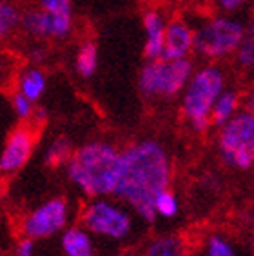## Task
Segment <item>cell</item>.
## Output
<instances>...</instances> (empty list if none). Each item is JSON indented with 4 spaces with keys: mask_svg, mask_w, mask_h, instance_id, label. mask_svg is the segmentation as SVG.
Masks as SVG:
<instances>
[{
    "mask_svg": "<svg viewBox=\"0 0 254 256\" xmlns=\"http://www.w3.org/2000/svg\"><path fill=\"white\" fill-rule=\"evenodd\" d=\"M171 182L172 160L162 142L146 138L120 149V176L112 196L144 222L156 220L152 200Z\"/></svg>",
    "mask_w": 254,
    "mask_h": 256,
    "instance_id": "obj_1",
    "label": "cell"
},
{
    "mask_svg": "<svg viewBox=\"0 0 254 256\" xmlns=\"http://www.w3.org/2000/svg\"><path fill=\"white\" fill-rule=\"evenodd\" d=\"M66 174L89 200L112 196L120 176V149L106 140L84 144L68 160Z\"/></svg>",
    "mask_w": 254,
    "mask_h": 256,
    "instance_id": "obj_2",
    "label": "cell"
},
{
    "mask_svg": "<svg viewBox=\"0 0 254 256\" xmlns=\"http://www.w3.org/2000/svg\"><path fill=\"white\" fill-rule=\"evenodd\" d=\"M225 88L227 76L220 66L206 64L198 69L194 68L180 93L182 114L194 134H204L210 129V109Z\"/></svg>",
    "mask_w": 254,
    "mask_h": 256,
    "instance_id": "obj_3",
    "label": "cell"
},
{
    "mask_svg": "<svg viewBox=\"0 0 254 256\" xmlns=\"http://www.w3.org/2000/svg\"><path fill=\"white\" fill-rule=\"evenodd\" d=\"M192 71L190 58L147 60L138 73V89L149 100H171L184 91Z\"/></svg>",
    "mask_w": 254,
    "mask_h": 256,
    "instance_id": "obj_4",
    "label": "cell"
},
{
    "mask_svg": "<svg viewBox=\"0 0 254 256\" xmlns=\"http://www.w3.org/2000/svg\"><path fill=\"white\" fill-rule=\"evenodd\" d=\"M194 33V51L202 58L210 62L232 56L240 42L247 33V26L229 15H218L204 20L192 28Z\"/></svg>",
    "mask_w": 254,
    "mask_h": 256,
    "instance_id": "obj_5",
    "label": "cell"
},
{
    "mask_svg": "<svg viewBox=\"0 0 254 256\" xmlns=\"http://www.w3.org/2000/svg\"><path fill=\"white\" fill-rule=\"evenodd\" d=\"M80 226L91 236L120 242L132 234L134 218L122 202L111 196L91 198L80 211Z\"/></svg>",
    "mask_w": 254,
    "mask_h": 256,
    "instance_id": "obj_6",
    "label": "cell"
},
{
    "mask_svg": "<svg viewBox=\"0 0 254 256\" xmlns=\"http://www.w3.org/2000/svg\"><path fill=\"white\" fill-rule=\"evenodd\" d=\"M218 133V153L222 162L238 171H249L254 164V113L240 109Z\"/></svg>",
    "mask_w": 254,
    "mask_h": 256,
    "instance_id": "obj_7",
    "label": "cell"
},
{
    "mask_svg": "<svg viewBox=\"0 0 254 256\" xmlns=\"http://www.w3.org/2000/svg\"><path fill=\"white\" fill-rule=\"evenodd\" d=\"M71 220V206L66 198H51L33 211L24 214L20 220L22 236L31 240H46L53 238L69 226Z\"/></svg>",
    "mask_w": 254,
    "mask_h": 256,
    "instance_id": "obj_8",
    "label": "cell"
},
{
    "mask_svg": "<svg viewBox=\"0 0 254 256\" xmlns=\"http://www.w3.org/2000/svg\"><path fill=\"white\" fill-rule=\"evenodd\" d=\"M20 30L33 40H66L73 34V15H51L40 8L22 13Z\"/></svg>",
    "mask_w": 254,
    "mask_h": 256,
    "instance_id": "obj_9",
    "label": "cell"
},
{
    "mask_svg": "<svg viewBox=\"0 0 254 256\" xmlns=\"http://www.w3.org/2000/svg\"><path fill=\"white\" fill-rule=\"evenodd\" d=\"M36 146V128L22 124L13 129L0 153V178L13 176L26 164L30 162L31 154Z\"/></svg>",
    "mask_w": 254,
    "mask_h": 256,
    "instance_id": "obj_10",
    "label": "cell"
},
{
    "mask_svg": "<svg viewBox=\"0 0 254 256\" xmlns=\"http://www.w3.org/2000/svg\"><path fill=\"white\" fill-rule=\"evenodd\" d=\"M194 51V33L192 26L186 20L174 18L169 20L166 26V38H164V60H180L189 58V54Z\"/></svg>",
    "mask_w": 254,
    "mask_h": 256,
    "instance_id": "obj_11",
    "label": "cell"
},
{
    "mask_svg": "<svg viewBox=\"0 0 254 256\" xmlns=\"http://www.w3.org/2000/svg\"><path fill=\"white\" fill-rule=\"evenodd\" d=\"M144 54L147 60H156L162 56L164 50V38H166L167 20L158 10H149L144 13Z\"/></svg>",
    "mask_w": 254,
    "mask_h": 256,
    "instance_id": "obj_12",
    "label": "cell"
},
{
    "mask_svg": "<svg viewBox=\"0 0 254 256\" xmlns=\"http://www.w3.org/2000/svg\"><path fill=\"white\" fill-rule=\"evenodd\" d=\"M48 89V74L40 66H28L16 76V93L36 104Z\"/></svg>",
    "mask_w": 254,
    "mask_h": 256,
    "instance_id": "obj_13",
    "label": "cell"
},
{
    "mask_svg": "<svg viewBox=\"0 0 254 256\" xmlns=\"http://www.w3.org/2000/svg\"><path fill=\"white\" fill-rule=\"evenodd\" d=\"M62 251L66 256H94V242L82 226H68L62 231Z\"/></svg>",
    "mask_w": 254,
    "mask_h": 256,
    "instance_id": "obj_14",
    "label": "cell"
},
{
    "mask_svg": "<svg viewBox=\"0 0 254 256\" xmlns=\"http://www.w3.org/2000/svg\"><path fill=\"white\" fill-rule=\"evenodd\" d=\"M242 109V94L236 89L225 88L210 109V128H222Z\"/></svg>",
    "mask_w": 254,
    "mask_h": 256,
    "instance_id": "obj_15",
    "label": "cell"
},
{
    "mask_svg": "<svg viewBox=\"0 0 254 256\" xmlns=\"http://www.w3.org/2000/svg\"><path fill=\"white\" fill-rule=\"evenodd\" d=\"M142 256H189V246L178 234H162L147 244Z\"/></svg>",
    "mask_w": 254,
    "mask_h": 256,
    "instance_id": "obj_16",
    "label": "cell"
},
{
    "mask_svg": "<svg viewBox=\"0 0 254 256\" xmlns=\"http://www.w3.org/2000/svg\"><path fill=\"white\" fill-rule=\"evenodd\" d=\"M98 69V48L93 40H84L80 48L76 50L74 56V71L82 78L94 76Z\"/></svg>",
    "mask_w": 254,
    "mask_h": 256,
    "instance_id": "obj_17",
    "label": "cell"
},
{
    "mask_svg": "<svg viewBox=\"0 0 254 256\" xmlns=\"http://www.w3.org/2000/svg\"><path fill=\"white\" fill-rule=\"evenodd\" d=\"M22 11L15 0H0V42L11 38L20 30Z\"/></svg>",
    "mask_w": 254,
    "mask_h": 256,
    "instance_id": "obj_18",
    "label": "cell"
},
{
    "mask_svg": "<svg viewBox=\"0 0 254 256\" xmlns=\"http://www.w3.org/2000/svg\"><path fill=\"white\" fill-rule=\"evenodd\" d=\"M74 148L71 140L68 136H54L51 142H49L48 149H46L44 154V162L48 164L49 168H60V166H66L68 160L73 154Z\"/></svg>",
    "mask_w": 254,
    "mask_h": 256,
    "instance_id": "obj_19",
    "label": "cell"
},
{
    "mask_svg": "<svg viewBox=\"0 0 254 256\" xmlns=\"http://www.w3.org/2000/svg\"><path fill=\"white\" fill-rule=\"evenodd\" d=\"M152 209H154V216L171 220V218L178 216V212H180V200L171 191V188L164 189L152 200Z\"/></svg>",
    "mask_w": 254,
    "mask_h": 256,
    "instance_id": "obj_20",
    "label": "cell"
},
{
    "mask_svg": "<svg viewBox=\"0 0 254 256\" xmlns=\"http://www.w3.org/2000/svg\"><path fill=\"white\" fill-rule=\"evenodd\" d=\"M202 256H238L236 247L224 234H210L206 240Z\"/></svg>",
    "mask_w": 254,
    "mask_h": 256,
    "instance_id": "obj_21",
    "label": "cell"
},
{
    "mask_svg": "<svg viewBox=\"0 0 254 256\" xmlns=\"http://www.w3.org/2000/svg\"><path fill=\"white\" fill-rule=\"evenodd\" d=\"M236 64L245 71H250L254 66V36H252V28H247L244 40L240 42V46L234 51Z\"/></svg>",
    "mask_w": 254,
    "mask_h": 256,
    "instance_id": "obj_22",
    "label": "cell"
},
{
    "mask_svg": "<svg viewBox=\"0 0 254 256\" xmlns=\"http://www.w3.org/2000/svg\"><path fill=\"white\" fill-rule=\"evenodd\" d=\"M11 106H13V113L16 114V118L22 122H31L33 120V113L36 104H33L31 100H28L26 96H22L20 93H13L11 96Z\"/></svg>",
    "mask_w": 254,
    "mask_h": 256,
    "instance_id": "obj_23",
    "label": "cell"
},
{
    "mask_svg": "<svg viewBox=\"0 0 254 256\" xmlns=\"http://www.w3.org/2000/svg\"><path fill=\"white\" fill-rule=\"evenodd\" d=\"M38 8L51 15H73V0H38Z\"/></svg>",
    "mask_w": 254,
    "mask_h": 256,
    "instance_id": "obj_24",
    "label": "cell"
},
{
    "mask_svg": "<svg viewBox=\"0 0 254 256\" xmlns=\"http://www.w3.org/2000/svg\"><path fill=\"white\" fill-rule=\"evenodd\" d=\"M11 74H13V64H11L10 56L0 50V88H6Z\"/></svg>",
    "mask_w": 254,
    "mask_h": 256,
    "instance_id": "obj_25",
    "label": "cell"
},
{
    "mask_svg": "<svg viewBox=\"0 0 254 256\" xmlns=\"http://www.w3.org/2000/svg\"><path fill=\"white\" fill-rule=\"evenodd\" d=\"M34 252H36V244H34V240L22 236L16 242L13 256H34Z\"/></svg>",
    "mask_w": 254,
    "mask_h": 256,
    "instance_id": "obj_26",
    "label": "cell"
},
{
    "mask_svg": "<svg viewBox=\"0 0 254 256\" xmlns=\"http://www.w3.org/2000/svg\"><path fill=\"white\" fill-rule=\"evenodd\" d=\"M28 58H30L31 66H40L48 58V48H46L44 44L36 42V44L31 46L30 51H28Z\"/></svg>",
    "mask_w": 254,
    "mask_h": 256,
    "instance_id": "obj_27",
    "label": "cell"
},
{
    "mask_svg": "<svg viewBox=\"0 0 254 256\" xmlns=\"http://www.w3.org/2000/svg\"><path fill=\"white\" fill-rule=\"evenodd\" d=\"M247 2H249V0H216L218 8H220L222 11H225V13H232V11L242 10Z\"/></svg>",
    "mask_w": 254,
    "mask_h": 256,
    "instance_id": "obj_28",
    "label": "cell"
},
{
    "mask_svg": "<svg viewBox=\"0 0 254 256\" xmlns=\"http://www.w3.org/2000/svg\"><path fill=\"white\" fill-rule=\"evenodd\" d=\"M0 214H2V200H0Z\"/></svg>",
    "mask_w": 254,
    "mask_h": 256,
    "instance_id": "obj_29",
    "label": "cell"
},
{
    "mask_svg": "<svg viewBox=\"0 0 254 256\" xmlns=\"http://www.w3.org/2000/svg\"><path fill=\"white\" fill-rule=\"evenodd\" d=\"M0 256H6V254H4V252H0Z\"/></svg>",
    "mask_w": 254,
    "mask_h": 256,
    "instance_id": "obj_30",
    "label": "cell"
}]
</instances>
